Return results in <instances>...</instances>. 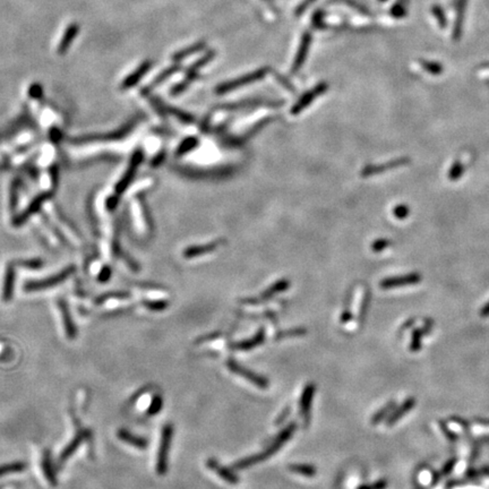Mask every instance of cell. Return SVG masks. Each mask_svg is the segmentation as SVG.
Listing matches in <instances>:
<instances>
[{
  "instance_id": "obj_1",
  "label": "cell",
  "mask_w": 489,
  "mask_h": 489,
  "mask_svg": "<svg viewBox=\"0 0 489 489\" xmlns=\"http://www.w3.org/2000/svg\"><path fill=\"white\" fill-rule=\"evenodd\" d=\"M172 437H174V426L171 424L164 425L161 430V438H160L158 456H156V472L160 476L167 474L168 456H169Z\"/></svg>"
},
{
  "instance_id": "obj_2",
  "label": "cell",
  "mask_w": 489,
  "mask_h": 489,
  "mask_svg": "<svg viewBox=\"0 0 489 489\" xmlns=\"http://www.w3.org/2000/svg\"><path fill=\"white\" fill-rule=\"evenodd\" d=\"M268 71H270V68L263 67V68H259V69L255 70V71H251V73H249V74L243 75L238 78L232 79V81L220 84V85L215 89V93L216 94H226V93H229V92H232L236 89H238V87H242L244 85H248V84L257 82V81H259V79H262L263 77H265V75L268 73Z\"/></svg>"
},
{
  "instance_id": "obj_3",
  "label": "cell",
  "mask_w": 489,
  "mask_h": 489,
  "mask_svg": "<svg viewBox=\"0 0 489 489\" xmlns=\"http://www.w3.org/2000/svg\"><path fill=\"white\" fill-rule=\"evenodd\" d=\"M296 428H297L296 423H291L289 426H287L286 428H284V429L280 432L278 436H276V438L273 440V443H272L265 451L259 453V454H256L257 462L260 463L262 461L268 459L272 455H274L275 453L283 446L284 443L288 442V440L292 437V435H294Z\"/></svg>"
},
{
  "instance_id": "obj_4",
  "label": "cell",
  "mask_w": 489,
  "mask_h": 489,
  "mask_svg": "<svg viewBox=\"0 0 489 489\" xmlns=\"http://www.w3.org/2000/svg\"><path fill=\"white\" fill-rule=\"evenodd\" d=\"M227 366L232 372H234V374H237L240 376V377L246 378L248 382L252 383L254 385H256L259 388H263L264 390V388H267L268 385H270L267 378L264 377V376H260L258 374H256V372L251 371L250 369H248V368H246V367L242 366V365H240L238 362H236V360L230 359L229 362L227 363Z\"/></svg>"
},
{
  "instance_id": "obj_5",
  "label": "cell",
  "mask_w": 489,
  "mask_h": 489,
  "mask_svg": "<svg viewBox=\"0 0 489 489\" xmlns=\"http://www.w3.org/2000/svg\"><path fill=\"white\" fill-rule=\"evenodd\" d=\"M327 89H328V84L325 82H322V83L317 84V85H316L315 87H312L311 90L306 92V93H305L303 97L298 100V102H297L295 106L292 107L291 115H294V116L299 115L300 112H303V110L306 109L308 106H310L312 101H314L316 98H318L322 94L325 93Z\"/></svg>"
},
{
  "instance_id": "obj_6",
  "label": "cell",
  "mask_w": 489,
  "mask_h": 489,
  "mask_svg": "<svg viewBox=\"0 0 489 489\" xmlns=\"http://www.w3.org/2000/svg\"><path fill=\"white\" fill-rule=\"evenodd\" d=\"M73 271H74L73 267H68L67 270L61 271L57 275L50 276V278L45 280H40V281H32L26 283L24 289H25V291H41L43 289H47V288L57 286V284L65 281Z\"/></svg>"
},
{
  "instance_id": "obj_7",
  "label": "cell",
  "mask_w": 489,
  "mask_h": 489,
  "mask_svg": "<svg viewBox=\"0 0 489 489\" xmlns=\"http://www.w3.org/2000/svg\"><path fill=\"white\" fill-rule=\"evenodd\" d=\"M315 393V385L314 384H307L305 386L302 393V398H300V414L304 420V426L308 427L310 423V409L312 403V398H314Z\"/></svg>"
},
{
  "instance_id": "obj_8",
  "label": "cell",
  "mask_w": 489,
  "mask_h": 489,
  "mask_svg": "<svg viewBox=\"0 0 489 489\" xmlns=\"http://www.w3.org/2000/svg\"><path fill=\"white\" fill-rule=\"evenodd\" d=\"M310 45H311V32L306 31L303 34L302 41H300L299 45V49L297 51L296 58L294 60V65H292L291 68L292 74H297L300 69H302V67L305 63V60L307 58Z\"/></svg>"
},
{
  "instance_id": "obj_9",
  "label": "cell",
  "mask_w": 489,
  "mask_h": 489,
  "mask_svg": "<svg viewBox=\"0 0 489 489\" xmlns=\"http://www.w3.org/2000/svg\"><path fill=\"white\" fill-rule=\"evenodd\" d=\"M289 287H290V282L288 281V280H286V279L279 280V281L275 282L273 284V286L268 287L267 289L265 291H264L262 295H260L259 298H256V299H246V300H243V303L244 304H257V303H262V302H264V300L271 299L272 297H274L275 295L281 294V292L286 291Z\"/></svg>"
},
{
  "instance_id": "obj_10",
  "label": "cell",
  "mask_w": 489,
  "mask_h": 489,
  "mask_svg": "<svg viewBox=\"0 0 489 489\" xmlns=\"http://www.w3.org/2000/svg\"><path fill=\"white\" fill-rule=\"evenodd\" d=\"M407 162H408L407 159H396L393 160V161L386 162L385 164H380V166H366L362 170V172H360V176L364 178L371 177V176L383 174V172H385L386 170L394 169V168L404 166V164H407Z\"/></svg>"
},
{
  "instance_id": "obj_11",
  "label": "cell",
  "mask_w": 489,
  "mask_h": 489,
  "mask_svg": "<svg viewBox=\"0 0 489 489\" xmlns=\"http://www.w3.org/2000/svg\"><path fill=\"white\" fill-rule=\"evenodd\" d=\"M420 281V275L417 273L402 275V276H394V278H387L380 282L379 286L383 289H391V288L410 286V284H416Z\"/></svg>"
},
{
  "instance_id": "obj_12",
  "label": "cell",
  "mask_w": 489,
  "mask_h": 489,
  "mask_svg": "<svg viewBox=\"0 0 489 489\" xmlns=\"http://www.w3.org/2000/svg\"><path fill=\"white\" fill-rule=\"evenodd\" d=\"M206 466L207 468H210L211 470H213L216 475H219L224 482L229 483L231 485H237L239 483L238 476L234 474L230 469H228L226 467H223L220 464L218 461L214 459H210L206 461Z\"/></svg>"
},
{
  "instance_id": "obj_13",
  "label": "cell",
  "mask_w": 489,
  "mask_h": 489,
  "mask_svg": "<svg viewBox=\"0 0 489 489\" xmlns=\"http://www.w3.org/2000/svg\"><path fill=\"white\" fill-rule=\"evenodd\" d=\"M59 310L61 314V319L63 323V328H65L66 336L69 340H75L77 336V330L74 324V320L71 318L70 312L68 310V307L65 302H59Z\"/></svg>"
},
{
  "instance_id": "obj_14",
  "label": "cell",
  "mask_w": 489,
  "mask_h": 489,
  "mask_svg": "<svg viewBox=\"0 0 489 489\" xmlns=\"http://www.w3.org/2000/svg\"><path fill=\"white\" fill-rule=\"evenodd\" d=\"M224 243V240H215V242H212L210 244H205L203 246H193L187 248V249L183 251V256L186 258H194L197 257V256L205 255L207 252L214 251L216 248L221 246V244Z\"/></svg>"
},
{
  "instance_id": "obj_15",
  "label": "cell",
  "mask_w": 489,
  "mask_h": 489,
  "mask_svg": "<svg viewBox=\"0 0 489 489\" xmlns=\"http://www.w3.org/2000/svg\"><path fill=\"white\" fill-rule=\"evenodd\" d=\"M141 161H142V153L141 152H137V153H135V155H134L133 162H131L129 169H128V171L126 172V175L123 176L122 180H120V183L117 185V187H116V191H117V194H122V191L126 189V187L129 185L130 180H131V178H133L135 171L137 170V167H138V164Z\"/></svg>"
},
{
  "instance_id": "obj_16",
  "label": "cell",
  "mask_w": 489,
  "mask_h": 489,
  "mask_svg": "<svg viewBox=\"0 0 489 489\" xmlns=\"http://www.w3.org/2000/svg\"><path fill=\"white\" fill-rule=\"evenodd\" d=\"M117 436L122 442L130 445V446H133L135 448H138V450H145L147 447L146 439L131 434V432L128 431L127 429H119L117 432Z\"/></svg>"
},
{
  "instance_id": "obj_17",
  "label": "cell",
  "mask_w": 489,
  "mask_h": 489,
  "mask_svg": "<svg viewBox=\"0 0 489 489\" xmlns=\"http://www.w3.org/2000/svg\"><path fill=\"white\" fill-rule=\"evenodd\" d=\"M89 436V431H86V430H81V431H78L77 434H76L75 436V438L71 440V442L67 445L65 450L62 451L61 454H60V458H59V462L60 463H63L65 461L69 458V456L71 454H74V452L77 450L79 445H81L83 443V440L85 439V437H87Z\"/></svg>"
},
{
  "instance_id": "obj_18",
  "label": "cell",
  "mask_w": 489,
  "mask_h": 489,
  "mask_svg": "<svg viewBox=\"0 0 489 489\" xmlns=\"http://www.w3.org/2000/svg\"><path fill=\"white\" fill-rule=\"evenodd\" d=\"M281 101H263V100H249V101H240L237 103H229V104H224L221 108L224 110H236V109H243V108L246 107H252V106H270V107H279L281 106Z\"/></svg>"
},
{
  "instance_id": "obj_19",
  "label": "cell",
  "mask_w": 489,
  "mask_h": 489,
  "mask_svg": "<svg viewBox=\"0 0 489 489\" xmlns=\"http://www.w3.org/2000/svg\"><path fill=\"white\" fill-rule=\"evenodd\" d=\"M151 62L150 61H144L141 66H139L137 69L133 71V74H130L128 77L123 79L122 82V89H129V87L136 85L139 82L144 75L147 73V70L150 69Z\"/></svg>"
},
{
  "instance_id": "obj_20",
  "label": "cell",
  "mask_w": 489,
  "mask_h": 489,
  "mask_svg": "<svg viewBox=\"0 0 489 489\" xmlns=\"http://www.w3.org/2000/svg\"><path fill=\"white\" fill-rule=\"evenodd\" d=\"M264 340H265V331L259 330L257 333H256L254 336H251L250 339H247V340H244V341L236 343L234 348L237 349V350L248 351V350H251V349L257 348L258 346H260V344L264 342Z\"/></svg>"
},
{
  "instance_id": "obj_21",
  "label": "cell",
  "mask_w": 489,
  "mask_h": 489,
  "mask_svg": "<svg viewBox=\"0 0 489 489\" xmlns=\"http://www.w3.org/2000/svg\"><path fill=\"white\" fill-rule=\"evenodd\" d=\"M77 33H78L77 24H70V25L67 27L65 34H63L61 41L59 43V48H58L59 54H63V52L67 51L68 48L70 47L71 42L75 40Z\"/></svg>"
},
{
  "instance_id": "obj_22",
  "label": "cell",
  "mask_w": 489,
  "mask_h": 489,
  "mask_svg": "<svg viewBox=\"0 0 489 489\" xmlns=\"http://www.w3.org/2000/svg\"><path fill=\"white\" fill-rule=\"evenodd\" d=\"M14 291V270L11 266H8L6 270L5 282H3V290H2V299L5 302H9L13 296Z\"/></svg>"
},
{
  "instance_id": "obj_23",
  "label": "cell",
  "mask_w": 489,
  "mask_h": 489,
  "mask_svg": "<svg viewBox=\"0 0 489 489\" xmlns=\"http://www.w3.org/2000/svg\"><path fill=\"white\" fill-rule=\"evenodd\" d=\"M414 404H415V401L412 400V399H409L407 400L406 402H404L402 406H401L398 410H395L393 414L388 417V419H387V422H386V425L388 427L392 426L393 424H395L398 420L402 417L404 414H407V412L410 410V409L414 407Z\"/></svg>"
},
{
  "instance_id": "obj_24",
  "label": "cell",
  "mask_w": 489,
  "mask_h": 489,
  "mask_svg": "<svg viewBox=\"0 0 489 489\" xmlns=\"http://www.w3.org/2000/svg\"><path fill=\"white\" fill-rule=\"evenodd\" d=\"M42 470H43V472H45V476L47 477L48 482H49L51 486H56V485H57V478H56L54 468H52V464H51V461H50L49 453L48 452H46L45 454H43Z\"/></svg>"
},
{
  "instance_id": "obj_25",
  "label": "cell",
  "mask_w": 489,
  "mask_h": 489,
  "mask_svg": "<svg viewBox=\"0 0 489 489\" xmlns=\"http://www.w3.org/2000/svg\"><path fill=\"white\" fill-rule=\"evenodd\" d=\"M204 48H205V42H197L193 46L186 48V49H183L178 52H176L174 57H172V59H174L175 61H179V60H183L187 57H189V56H191V55L196 54V52L202 51Z\"/></svg>"
},
{
  "instance_id": "obj_26",
  "label": "cell",
  "mask_w": 489,
  "mask_h": 489,
  "mask_svg": "<svg viewBox=\"0 0 489 489\" xmlns=\"http://www.w3.org/2000/svg\"><path fill=\"white\" fill-rule=\"evenodd\" d=\"M26 469V464L24 462H14V463H7L0 466V477L7 476V475H13V474H21Z\"/></svg>"
},
{
  "instance_id": "obj_27",
  "label": "cell",
  "mask_w": 489,
  "mask_h": 489,
  "mask_svg": "<svg viewBox=\"0 0 489 489\" xmlns=\"http://www.w3.org/2000/svg\"><path fill=\"white\" fill-rule=\"evenodd\" d=\"M289 470L294 474L304 476V477H314L316 475V468L310 464H291Z\"/></svg>"
},
{
  "instance_id": "obj_28",
  "label": "cell",
  "mask_w": 489,
  "mask_h": 489,
  "mask_svg": "<svg viewBox=\"0 0 489 489\" xmlns=\"http://www.w3.org/2000/svg\"><path fill=\"white\" fill-rule=\"evenodd\" d=\"M215 57V51H210L208 54H206V56H204L203 58H200L199 60H197L193 66H191L189 68V70H188V74H197V70L200 69V68L204 67L206 65V63H208L211 61L212 59H213Z\"/></svg>"
},
{
  "instance_id": "obj_29",
  "label": "cell",
  "mask_w": 489,
  "mask_h": 489,
  "mask_svg": "<svg viewBox=\"0 0 489 489\" xmlns=\"http://www.w3.org/2000/svg\"><path fill=\"white\" fill-rule=\"evenodd\" d=\"M407 0H398L392 6L390 13L394 18H401L407 15Z\"/></svg>"
},
{
  "instance_id": "obj_30",
  "label": "cell",
  "mask_w": 489,
  "mask_h": 489,
  "mask_svg": "<svg viewBox=\"0 0 489 489\" xmlns=\"http://www.w3.org/2000/svg\"><path fill=\"white\" fill-rule=\"evenodd\" d=\"M197 144H198V139L196 137L186 138L185 141L180 144V146L177 150V155H183V154L188 153V152L194 150V148L197 146Z\"/></svg>"
},
{
  "instance_id": "obj_31",
  "label": "cell",
  "mask_w": 489,
  "mask_h": 489,
  "mask_svg": "<svg viewBox=\"0 0 489 489\" xmlns=\"http://www.w3.org/2000/svg\"><path fill=\"white\" fill-rule=\"evenodd\" d=\"M330 2H342V3H346L347 6L352 7L357 11H359L360 14L366 15V16H370L371 15V11L369 9H368V8L366 6H364V5H362V3L355 1V0H332V1H330Z\"/></svg>"
},
{
  "instance_id": "obj_32",
  "label": "cell",
  "mask_w": 489,
  "mask_h": 489,
  "mask_svg": "<svg viewBox=\"0 0 489 489\" xmlns=\"http://www.w3.org/2000/svg\"><path fill=\"white\" fill-rule=\"evenodd\" d=\"M307 333V330L304 327H296L291 328V330H286L278 333L276 335V340L279 339H286V338H296V336H304Z\"/></svg>"
},
{
  "instance_id": "obj_33",
  "label": "cell",
  "mask_w": 489,
  "mask_h": 489,
  "mask_svg": "<svg viewBox=\"0 0 489 489\" xmlns=\"http://www.w3.org/2000/svg\"><path fill=\"white\" fill-rule=\"evenodd\" d=\"M393 407H394V403L391 402V403L386 404V406L384 407V408L380 409V410H378L374 416H372L371 424L372 425H377V424H379L380 422H382L383 419H385L386 417L388 415H390V412H391V410L393 409Z\"/></svg>"
},
{
  "instance_id": "obj_34",
  "label": "cell",
  "mask_w": 489,
  "mask_h": 489,
  "mask_svg": "<svg viewBox=\"0 0 489 489\" xmlns=\"http://www.w3.org/2000/svg\"><path fill=\"white\" fill-rule=\"evenodd\" d=\"M311 24L315 29H326L325 24V11L322 9L316 10L311 18Z\"/></svg>"
},
{
  "instance_id": "obj_35",
  "label": "cell",
  "mask_w": 489,
  "mask_h": 489,
  "mask_svg": "<svg viewBox=\"0 0 489 489\" xmlns=\"http://www.w3.org/2000/svg\"><path fill=\"white\" fill-rule=\"evenodd\" d=\"M162 407H163V400H162L161 396H160V395H154L153 399H152V401H151L150 406H148L147 414L151 415V416L159 414V412L161 411Z\"/></svg>"
},
{
  "instance_id": "obj_36",
  "label": "cell",
  "mask_w": 489,
  "mask_h": 489,
  "mask_svg": "<svg viewBox=\"0 0 489 489\" xmlns=\"http://www.w3.org/2000/svg\"><path fill=\"white\" fill-rule=\"evenodd\" d=\"M144 305H145L148 309L158 311V310L166 309L169 304H168L167 302H164V300H155V302H146V303H144Z\"/></svg>"
},
{
  "instance_id": "obj_37",
  "label": "cell",
  "mask_w": 489,
  "mask_h": 489,
  "mask_svg": "<svg viewBox=\"0 0 489 489\" xmlns=\"http://www.w3.org/2000/svg\"><path fill=\"white\" fill-rule=\"evenodd\" d=\"M391 244V242L390 240H387V239H377L376 242H374V244H372V246H371V249L374 250L375 252H379V251H382L385 249V248H387L388 246Z\"/></svg>"
},
{
  "instance_id": "obj_38",
  "label": "cell",
  "mask_w": 489,
  "mask_h": 489,
  "mask_svg": "<svg viewBox=\"0 0 489 489\" xmlns=\"http://www.w3.org/2000/svg\"><path fill=\"white\" fill-rule=\"evenodd\" d=\"M369 292L366 291V294H365L364 296V298H363V302H362V306H360V310H359V318H360V322L365 318V315H366V312H367V308H368V305H369Z\"/></svg>"
},
{
  "instance_id": "obj_39",
  "label": "cell",
  "mask_w": 489,
  "mask_h": 489,
  "mask_svg": "<svg viewBox=\"0 0 489 489\" xmlns=\"http://www.w3.org/2000/svg\"><path fill=\"white\" fill-rule=\"evenodd\" d=\"M316 1V0H304V1L302 3H299L298 6L296 7V10H295V16H302L305 11H306L308 9V7H309L311 3H314Z\"/></svg>"
},
{
  "instance_id": "obj_40",
  "label": "cell",
  "mask_w": 489,
  "mask_h": 489,
  "mask_svg": "<svg viewBox=\"0 0 489 489\" xmlns=\"http://www.w3.org/2000/svg\"><path fill=\"white\" fill-rule=\"evenodd\" d=\"M393 213H394V215L396 216V219L403 220L409 215V207L407 205H398L395 206Z\"/></svg>"
},
{
  "instance_id": "obj_41",
  "label": "cell",
  "mask_w": 489,
  "mask_h": 489,
  "mask_svg": "<svg viewBox=\"0 0 489 489\" xmlns=\"http://www.w3.org/2000/svg\"><path fill=\"white\" fill-rule=\"evenodd\" d=\"M422 66L425 68V69H427L431 74H439L440 70H442V67H440L438 63H434V62L423 61Z\"/></svg>"
},
{
  "instance_id": "obj_42",
  "label": "cell",
  "mask_w": 489,
  "mask_h": 489,
  "mask_svg": "<svg viewBox=\"0 0 489 489\" xmlns=\"http://www.w3.org/2000/svg\"><path fill=\"white\" fill-rule=\"evenodd\" d=\"M387 486V483L385 480H378L375 484L372 485H363V486H359L358 489H385Z\"/></svg>"
},
{
  "instance_id": "obj_43",
  "label": "cell",
  "mask_w": 489,
  "mask_h": 489,
  "mask_svg": "<svg viewBox=\"0 0 489 489\" xmlns=\"http://www.w3.org/2000/svg\"><path fill=\"white\" fill-rule=\"evenodd\" d=\"M274 76H275V78L278 79V81H279L280 83H281L282 85H283L284 87H286L287 90H289L290 92H295V87H294V85H292V84H291L289 81H288V79H287L286 77H284V76L278 74V73H276V71H274Z\"/></svg>"
},
{
  "instance_id": "obj_44",
  "label": "cell",
  "mask_w": 489,
  "mask_h": 489,
  "mask_svg": "<svg viewBox=\"0 0 489 489\" xmlns=\"http://www.w3.org/2000/svg\"><path fill=\"white\" fill-rule=\"evenodd\" d=\"M291 414V408L290 407H286L283 409V411L280 414V416L278 417V419L275 420V425L276 426H280V425H282L284 423V420H286L288 417H289V415Z\"/></svg>"
},
{
  "instance_id": "obj_45",
  "label": "cell",
  "mask_w": 489,
  "mask_h": 489,
  "mask_svg": "<svg viewBox=\"0 0 489 489\" xmlns=\"http://www.w3.org/2000/svg\"><path fill=\"white\" fill-rule=\"evenodd\" d=\"M463 167H462V164L461 163H456L454 167L452 168L451 169V172H450V178L451 179H458L461 175L463 174Z\"/></svg>"
},
{
  "instance_id": "obj_46",
  "label": "cell",
  "mask_w": 489,
  "mask_h": 489,
  "mask_svg": "<svg viewBox=\"0 0 489 489\" xmlns=\"http://www.w3.org/2000/svg\"><path fill=\"white\" fill-rule=\"evenodd\" d=\"M219 336H220V333H214V334L206 335V336H204V338L198 339V342H205V341H208V340H213V339L219 338Z\"/></svg>"
},
{
  "instance_id": "obj_47",
  "label": "cell",
  "mask_w": 489,
  "mask_h": 489,
  "mask_svg": "<svg viewBox=\"0 0 489 489\" xmlns=\"http://www.w3.org/2000/svg\"><path fill=\"white\" fill-rule=\"evenodd\" d=\"M351 319V314H350V311L349 310H344L343 311V314L341 315V322L342 323H347L349 322V320Z\"/></svg>"
},
{
  "instance_id": "obj_48",
  "label": "cell",
  "mask_w": 489,
  "mask_h": 489,
  "mask_svg": "<svg viewBox=\"0 0 489 489\" xmlns=\"http://www.w3.org/2000/svg\"><path fill=\"white\" fill-rule=\"evenodd\" d=\"M378 1H382V2H385V1H387V0H378Z\"/></svg>"
},
{
  "instance_id": "obj_49",
  "label": "cell",
  "mask_w": 489,
  "mask_h": 489,
  "mask_svg": "<svg viewBox=\"0 0 489 489\" xmlns=\"http://www.w3.org/2000/svg\"><path fill=\"white\" fill-rule=\"evenodd\" d=\"M265 1L268 2V3H271V0H265Z\"/></svg>"
}]
</instances>
